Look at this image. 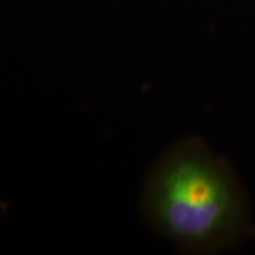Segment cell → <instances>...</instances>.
<instances>
[{"mask_svg": "<svg viewBox=\"0 0 255 255\" xmlns=\"http://www.w3.org/2000/svg\"><path fill=\"white\" fill-rule=\"evenodd\" d=\"M139 210L147 227L183 253L219 254L254 234L243 183L200 136L180 137L160 153L146 174Z\"/></svg>", "mask_w": 255, "mask_h": 255, "instance_id": "1", "label": "cell"}]
</instances>
